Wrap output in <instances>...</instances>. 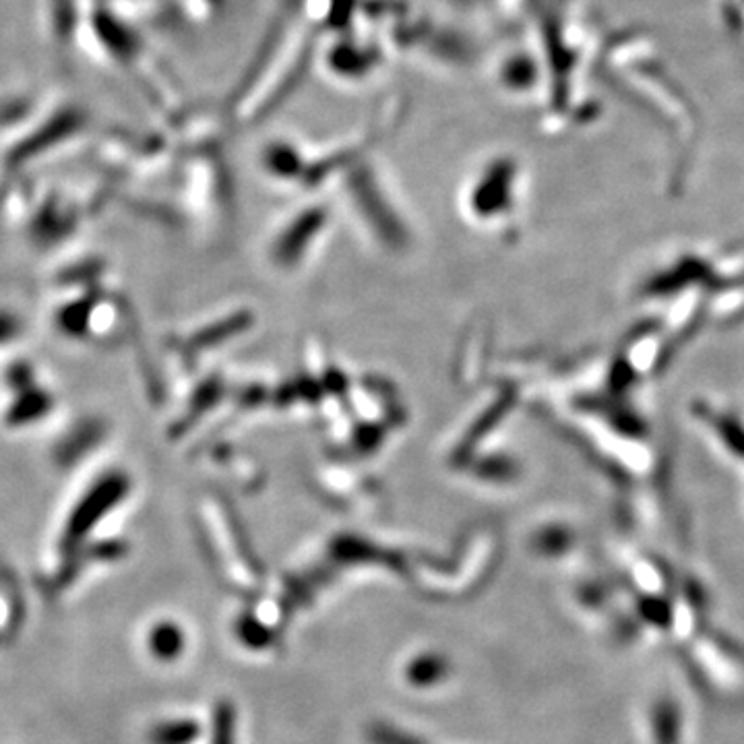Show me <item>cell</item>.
Instances as JSON below:
<instances>
[{
	"label": "cell",
	"mask_w": 744,
	"mask_h": 744,
	"mask_svg": "<svg viewBox=\"0 0 744 744\" xmlns=\"http://www.w3.org/2000/svg\"><path fill=\"white\" fill-rule=\"evenodd\" d=\"M690 671L720 695L744 690V650L718 629L703 627L685 643Z\"/></svg>",
	"instance_id": "6da1fadb"
},
{
	"label": "cell",
	"mask_w": 744,
	"mask_h": 744,
	"mask_svg": "<svg viewBox=\"0 0 744 744\" xmlns=\"http://www.w3.org/2000/svg\"><path fill=\"white\" fill-rule=\"evenodd\" d=\"M4 396L7 401L2 405V420L9 428L37 422L55 410L53 391L39 382L36 370L25 363H18V366L7 370Z\"/></svg>",
	"instance_id": "7a4b0ae2"
},
{
	"label": "cell",
	"mask_w": 744,
	"mask_h": 744,
	"mask_svg": "<svg viewBox=\"0 0 744 744\" xmlns=\"http://www.w3.org/2000/svg\"><path fill=\"white\" fill-rule=\"evenodd\" d=\"M652 744H687L689 722L683 699L671 689L657 693L648 709Z\"/></svg>",
	"instance_id": "3957f363"
},
{
	"label": "cell",
	"mask_w": 744,
	"mask_h": 744,
	"mask_svg": "<svg viewBox=\"0 0 744 744\" xmlns=\"http://www.w3.org/2000/svg\"><path fill=\"white\" fill-rule=\"evenodd\" d=\"M174 637L176 633L172 631V627H160V631L153 636V645L160 654H170L172 650V643H174Z\"/></svg>",
	"instance_id": "277c9868"
}]
</instances>
